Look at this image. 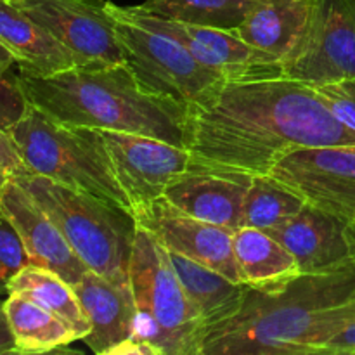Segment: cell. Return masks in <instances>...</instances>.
Here are the masks:
<instances>
[{
  "label": "cell",
  "mask_w": 355,
  "mask_h": 355,
  "mask_svg": "<svg viewBox=\"0 0 355 355\" xmlns=\"http://www.w3.org/2000/svg\"><path fill=\"white\" fill-rule=\"evenodd\" d=\"M128 279L137 318L123 355H198L203 319L187 297L168 250L142 227L132 246Z\"/></svg>",
  "instance_id": "cell-4"
},
{
  "label": "cell",
  "mask_w": 355,
  "mask_h": 355,
  "mask_svg": "<svg viewBox=\"0 0 355 355\" xmlns=\"http://www.w3.org/2000/svg\"><path fill=\"white\" fill-rule=\"evenodd\" d=\"M9 135L31 173L134 214V203L118 179L99 128L61 125L30 104Z\"/></svg>",
  "instance_id": "cell-6"
},
{
  "label": "cell",
  "mask_w": 355,
  "mask_h": 355,
  "mask_svg": "<svg viewBox=\"0 0 355 355\" xmlns=\"http://www.w3.org/2000/svg\"><path fill=\"white\" fill-rule=\"evenodd\" d=\"M114 31L125 54V62L148 92L189 104L225 82L220 73L201 64L177 38L114 12Z\"/></svg>",
  "instance_id": "cell-7"
},
{
  "label": "cell",
  "mask_w": 355,
  "mask_h": 355,
  "mask_svg": "<svg viewBox=\"0 0 355 355\" xmlns=\"http://www.w3.org/2000/svg\"><path fill=\"white\" fill-rule=\"evenodd\" d=\"M0 211L12 222L24 243L30 262L59 274L75 286L89 269L44 208L10 179L0 193Z\"/></svg>",
  "instance_id": "cell-14"
},
{
  "label": "cell",
  "mask_w": 355,
  "mask_h": 355,
  "mask_svg": "<svg viewBox=\"0 0 355 355\" xmlns=\"http://www.w3.org/2000/svg\"><path fill=\"white\" fill-rule=\"evenodd\" d=\"M319 355H355V318L326 342Z\"/></svg>",
  "instance_id": "cell-30"
},
{
  "label": "cell",
  "mask_w": 355,
  "mask_h": 355,
  "mask_svg": "<svg viewBox=\"0 0 355 355\" xmlns=\"http://www.w3.org/2000/svg\"><path fill=\"white\" fill-rule=\"evenodd\" d=\"M354 318L355 260L274 291L248 286L234 314L200 333L198 355H319Z\"/></svg>",
  "instance_id": "cell-2"
},
{
  "label": "cell",
  "mask_w": 355,
  "mask_h": 355,
  "mask_svg": "<svg viewBox=\"0 0 355 355\" xmlns=\"http://www.w3.org/2000/svg\"><path fill=\"white\" fill-rule=\"evenodd\" d=\"M75 291L90 321V333L82 342L97 355H123L137 318L130 281L118 283L87 270Z\"/></svg>",
  "instance_id": "cell-17"
},
{
  "label": "cell",
  "mask_w": 355,
  "mask_h": 355,
  "mask_svg": "<svg viewBox=\"0 0 355 355\" xmlns=\"http://www.w3.org/2000/svg\"><path fill=\"white\" fill-rule=\"evenodd\" d=\"M267 175L300 194L305 203L350 222L355 217V146L298 149Z\"/></svg>",
  "instance_id": "cell-11"
},
{
  "label": "cell",
  "mask_w": 355,
  "mask_h": 355,
  "mask_svg": "<svg viewBox=\"0 0 355 355\" xmlns=\"http://www.w3.org/2000/svg\"><path fill=\"white\" fill-rule=\"evenodd\" d=\"M252 177L241 172L189 168L166 187L163 198L191 217L236 231L243 227V207Z\"/></svg>",
  "instance_id": "cell-16"
},
{
  "label": "cell",
  "mask_w": 355,
  "mask_h": 355,
  "mask_svg": "<svg viewBox=\"0 0 355 355\" xmlns=\"http://www.w3.org/2000/svg\"><path fill=\"white\" fill-rule=\"evenodd\" d=\"M107 0H17L21 10L61 42L76 66L125 62Z\"/></svg>",
  "instance_id": "cell-10"
},
{
  "label": "cell",
  "mask_w": 355,
  "mask_h": 355,
  "mask_svg": "<svg viewBox=\"0 0 355 355\" xmlns=\"http://www.w3.org/2000/svg\"><path fill=\"white\" fill-rule=\"evenodd\" d=\"M269 234L290 250L302 274L328 272L355 260L349 222L311 203Z\"/></svg>",
  "instance_id": "cell-15"
},
{
  "label": "cell",
  "mask_w": 355,
  "mask_h": 355,
  "mask_svg": "<svg viewBox=\"0 0 355 355\" xmlns=\"http://www.w3.org/2000/svg\"><path fill=\"white\" fill-rule=\"evenodd\" d=\"M9 293L21 295L61 318L76 333L78 342L90 333L89 315L80 304L75 286L45 267L30 263L19 270L9 283Z\"/></svg>",
  "instance_id": "cell-22"
},
{
  "label": "cell",
  "mask_w": 355,
  "mask_h": 355,
  "mask_svg": "<svg viewBox=\"0 0 355 355\" xmlns=\"http://www.w3.org/2000/svg\"><path fill=\"white\" fill-rule=\"evenodd\" d=\"M355 146L315 87L288 76L222 82L186 106L191 168L267 175L298 149Z\"/></svg>",
  "instance_id": "cell-1"
},
{
  "label": "cell",
  "mask_w": 355,
  "mask_h": 355,
  "mask_svg": "<svg viewBox=\"0 0 355 355\" xmlns=\"http://www.w3.org/2000/svg\"><path fill=\"white\" fill-rule=\"evenodd\" d=\"M307 12L309 0H257L231 30L252 47L284 61L304 31Z\"/></svg>",
  "instance_id": "cell-20"
},
{
  "label": "cell",
  "mask_w": 355,
  "mask_h": 355,
  "mask_svg": "<svg viewBox=\"0 0 355 355\" xmlns=\"http://www.w3.org/2000/svg\"><path fill=\"white\" fill-rule=\"evenodd\" d=\"M328 110L355 132V78H342L315 87Z\"/></svg>",
  "instance_id": "cell-27"
},
{
  "label": "cell",
  "mask_w": 355,
  "mask_h": 355,
  "mask_svg": "<svg viewBox=\"0 0 355 355\" xmlns=\"http://www.w3.org/2000/svg\"><path fill=\"white\" fill-rule=\"evenodd\" d=\"M0 168L6 170L12 179L31 173L30 168L24 165L23 158H21L19 151H17L9 132L3 130H0Z\"/></svg>",
  "instance_id": "cell-29"
},
{
  "label": "cell",
  "mask_w": 355,
  "mask_h": 355,
  "mask_svg": "<svg viewBox=\"0 0 355 355\" xmlns=\"http://www.w3.org/2000/svg\"><path fill=\"white\" fill-rule=\"evenodd\" d=\"M110 7L128 19L156 28L177 38L201 64L220 73L225 82L283 76V59L252 47L243 42L231 28L200 26L166 19L148 12L141 6H118L111 0Z\"/></svg>",
  "instance_id": "cell-9"
},
{
  "label": "cell",
  "mask_w": 355,
  "mask_h": 355,
  "mask_svg": "<svg viewBox=\"0 0 355 355\" xmlns=\"http://www.w3.org/2000/svg\"><path fill=\"white\" fill-rule=\"evenodd\" d=\"M283 76L311 87L355 78V0H309L307 21Z\"/></svg>",
  "instance_id": "cell-8"
},
{
  "label": "cell",
  "mask_w": 355,
  "mask_h": 355,
  "mask_svg": "<svg viewBox=\"0 0 355 355\" xmlns=\"http://www.w3.org/2000/svg\"><path fill=\"white\" fill-rule=\"evenodd\" d=\"M168 253L187 297L203 319V329L224 321L238 311L248 288L246 284L236 283L196 260L179 253Z\"/></svg>",
  "instance_id": "cell-21"
},
{
  "label": "cell",
  "mask_w": 355,
  "mask_h": 355,
  "mask_svg": "<svg viewBox=\"0 0 355 355\" xmlns=\"http://www.w3.org/2000/svg\"><path fill=\"white\" fill-rule=\"evenodd\" d=\"M10 179H12V177H10L9 173L6 172V170H2V168H0V193H2V191H3V187L7 186V182H9Z\"/></svg>",
  "instance_id": "cell-34"
},
{
  "label": "cell",
  "mask_w": 355,
  "mask_h": 355,
  "mask_svg": "<svg viewBox=\"0 0 355 355\" xmlns=\"http://www.w3.org/2000/svg\"><path fill=\"white\" fill-rule=\"evenodd\" d=\"M14 66H17L16 58L0 42V75H9V71Z\"/></svg>",
  "instance_id": "cell-32"
},
{
  "label": "cell",
  "mask_w": 355,
  "mask_h": 355,
  "mask_svg": "<svg viewBox=\"0 0 355 355\" xmlns=\"http://www.w3.org/2000/svg\"><path fill=\"white\" fill-rule=\"evenodd\" d=\"M30 263V257L19 232L0 211V297L9 295V283L12 277Z\"/></svg>",
  "instance_id": "cell-26"
},
{
  "label": "cell",
  "mask_w": 355,
  "mask_h": 355,
  "mask_svg": "<svg viewBox=\"0 0 355 355\" xmlns=\"http://www.w3.org/2000/svg\"><path fill=\"white\" fill-rule=\"evenodd\" d=\"M9 2H17V0H9Z\"/></svg>",
  "instance_id": "cell-35"
},
{
  "label": "cell",
  "mask_w": 355,
  "mask_h": 355,
  "mask_svg": "<svg viewBox=\"0 0 355 355\" xmlns=\"http://www.w3.org/2000/svg\"><path fill=\"white\" fill-rule=\"evenodd\" d=\"M6 312L16 354L55 352L78 342L76 333L61 318L21 295H7Z\"/></svg>",
  "instance_id": "cell-23"
},
{
  "label": "cell",
  "mask_w": 355,
  "mask_h": 355,
  "mask_svg": "<svg viewBox=\"0 0 355 355\" xmlns=\"http://www.w3.org/2000/svg\"><path fill=\"white\" fill-rule=\"evenodd\" d=\"M139 227L155 236L168 252L211 267L229 279L241 283L232 252V231L184 214L165 198L134 208Z\"/></svg>",
  "instance_id": "cell-13"
},
{
  "label": "cell",
  "mask_w": 355,
  "mask_h": 355,
  "mask_svg": "<svg viewBox=\"0 0 355 355\" xmlns=\"http://www.w3.org/2000/svg\"><path fill=\"white\" fill-rule=\"evenodd\" d=\"M257 0H144L139 6L166 19L214 28H234Z\"/></svg>",
  "instance_id": "cell-25"
},
{
  "label": "cell",
  "mask_w": 355,
  "mask_h": 355,
  "mask_svg": "<svg viewBox=\"0 0 355 355\" xmlns=\"http://www.w3.org/2000/svg\"><path fill=\"white\" fill-rule=\"evenodd\" d=\"M349 239H350V245H352L354 257H355V217L349 222Z\"/></svg>",
  "instance_id": "cell-33"
},
{
  "label": "cell",
  "mask_w": 355,
  "mask_h": 355,
  "mask_svg": "<svg viewBox=\"0 0 355 355\" xmlns=\"http://www.w3.org/2000/svg\"><path fill=\"white\" fill-rule=\"evenodd\" d=\"M232 252L239 281L255 290H279L302 274L290 250L260 229L243 225L232 231Z\"/></svg>",
  "instance_id": "cell-19"
},
{
  "label": "cell",
  "mask_w": 355,
  "mask_h": 355,
  "mask_svg": "<svg viewBox=\"0 0 355 355\" xmlns=\"http://www.w3.org/2000/svg\"><path fill=\"white\" fill-rule=\"evenodd\" d=\"M2 354H16V345L6 312V300L0 297V355Z\"/></svg>",
  "instance_id": "cell-31"
},
{
  "label": "cell",
  "mask_w": 355,
  "mask_h": 355,
  "mask_svg": "<svg viewBox=\"0 0 355 355\" xmlns=\"http://www.w3.org/2000/svg\"><path fill=\"white\" fill-rule=\"evenodd\" d=\"M14 180L58 224L87 269L118 283L130 281L128 263L139 229L132 211L37 173Z\"/></svg>",
  "instance_id": "cell-5"
},
{
  "label": "cell",
  "mask_w": 355,
  "mask_h": 355,
  "mask_svg": "<svg viewBox=\"0 0 355 355\" xmlns=\"http://www.w3.org/2000/svg\"><path fill=\"white\" fill-rule=\"evenodd\" d=\"M305 207V200L270 175H253L243 207V225L272 231Z\"/></svg>",
  "instance_id": "cell-24"
},
{
  "label": "cell",
  "mask_w": 355,
  "mask_h": 355,
  "mask_svg": "<svg viewBox=\"0 0 355 355\" xmlns=\"http://www.w3.org/2000/svg\"><path fill=\"white\" fill-rule=\"evenodd\" d=\"M30 103L24 97L16 75H0V130L9 132L23 118Z\"/></svg>",
  "instance_id": "cell-28"
},
{
  "label": "cell",
  "mask_w": 355,
  "mask_h": 355,
  "mask_svg": "<svg viewBox=\"0 0 355 355\" xmlns=\"http://www.w3.org/2000/svg\"><path fill=\"white\" fill-rule=\"evenodd\" d=\"M0 42L16 58L17 68L54 75L76 66L71 52L9 0H0Z\"/></svg>",
  "instance_id": "cell-18"
},
{
  "label": "cell",
  "mask_w": 355,
  "mask_h": 355,
  "mask_svg": "<svg viewBox=\"0 0 355 355\" xmlns=\"http://www.w3.org/2000/svg\"><path fill=\"white\" fill-rule=\"evenodd\" d=\"M31 106L68 127L130 132L184 146L186 104L148 92L127 62L73 66L54 75L17 68Z\"/></svg>",
  "instance_id": "cell-3"
},
{
  "label": "cell",
  "mask_w": 355,
  "mask_h": 355,
  "mask_svg": "<svg viewBox=\"0 0 355 355\" xmlns=\"http://www.w3.org/2000/svg\"><path fill=\"white\" fill-rule=\"evenodd\" d=\"M121 186L137 205L162 198L166 187L191 168L189 149L162 139L116 130H99Z\"/></svg>",
  "instance_id": "cell-12"
}]
</instances>
